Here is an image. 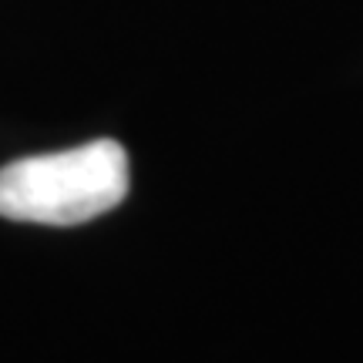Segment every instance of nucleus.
<instances>
[{
	"label": "nucleus",
	"instance_id": "1",
	"mask_svg": "<svg viewBox=\"0 0 363 363\" xmlns=\"http://www.w3.org/2000/svg\"><path fill=\"white\" fill-rule=\"evenodd\" d=\"M128 195V155L111 138L17 158L0 169V216L38 225H81Z\"/></svg>",
	"mask_w": 363,
	"mask_h": 363
}]
</instances>
